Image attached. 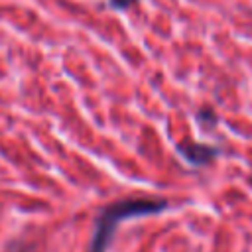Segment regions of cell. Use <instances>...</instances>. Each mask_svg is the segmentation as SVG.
Segmentation results:
<instances>
[{
  "mask_svg": "<svg viewBox=\"0 0 252 252\" xmlns=\"http://www.w3.org/2000/svg\"><path fill=\"white\" fill-rule=\"evenodd\" d=\"M177 150H179V154L189 163H195V165H203V163L211 161L219 154V150L209 148V146H203V144H181Z\"/></svg>",
  "mask_w": 252,
  "mask_h": 252,
  "instance_id": "2",
  "label": "cell"
},
{
  "mask_svg": "<svg viewBox=\"0 0 252 252\" xmlns=\"http://www.w3.org/2000/svg\"><path fill=\"white\" fill-rule=\"evenodd\" d=\"M134 0H110V4L112 6H116V8H126V6H130Z\"/></svg>",
  "mask_w": 252,
  "mask_h": 252,
  "instance_id": "3",
  "label": "cell"
},
{
  "mask_svg": "<svg viewBox=\"0 0 252 252\" xmlns=\"http://www.w3.org/2000/svg\"><path fill=\"white\" fill-rule=\"evenodd\" d=\"M250 183H252V179H250Z\"/></svg>",
  "mask_w": 252,
  "mask_h": 252,
  "instance_id": "4",
  "label": "cell"
},
{
  "mask_svg": "<svg viewBox=\"0 0 252 252\" xmlns=\"http://www.w3.org/2000/svg\"><path fill=\"white\" fill-rule=\"evenodd\" d=\"M169 203L156 197H128L106 205L94 219V230L89 242V252H106L116 228L122 220L134 217H148L165 211Z\"/></svg>",
  "mask_w": 252,
  "mask_h": 252,
  "instance_id": "1",
  "label": "cell"
}]
</instances>
